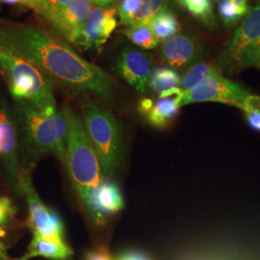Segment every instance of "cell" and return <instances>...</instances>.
Instances as JSON below:
<instances>
[{
    "label": "cell",
    "instance_id": "52a82bcc",
    "mask_svg": "<svg viewBox=\"0 0 260 260\" xmlns=\"http://www.w3.org/2000/svg\"><path fill=\"white\" fill-rule=\"evenodd\" d=\"M249 92L240 84L223 77L215 75L204 80L189 92H184L182 105L191 103H220L235 106L241 109Z\"/></svg>",
    "mask_w": 260,
    "mask_h": 260
},
{
    "label": "cell",
    "instance_id": "9a60e30c",
    "mask_svg": "<svg viewBox=\"0 0 260 260\" xmlns=\"http://www.w3.org/2000/svg\"><path fill=\"white\" fill-rule=\"evenodd\" d=\"M92 9V0H73L59 17L55 30L76 45Z\"/></svg>",
    "mask_w": 260,
    "mask_h": 260
},
{
    "label": "cell",
    "instance_id": "44dd1931",
    "mask_svg": "<svg viewBox=\"0 0 260 260\" xmlns=\"http://www.w3.org/2000/svg\"><path fill=\"white\" fill-rule=\"evenodd\" d=\"M222 72L223 71L219 66L214 65L212 63H196L191 66L183 75L180 83L181 89L183 92H189L205 79L215 75H222Z\"/></svg>",
    "mask_w": 260,
    "mask_h": 260
},
{
    "label": "cell",
    "instance_id": "836d02e7",
    "mask_svg": "<svg viewBox=\"0 0 260 260\" xmlns=\"http://www.w3.org/2000/svg\"><path fill=\"white\" fill-rule=\"evenodd\" d=\"M0 3H4L8 5H18L20 4V0H0Z\"/></svg>",
    "mask_w": 260,
    "mask_h": 260
},
{
    "label": "cell",
    "instance_id": "4dcf8cb0",
    "mask_svg": "<svg viewBox=\"0 0 260 260\" xmlns=\"http://www.w3.org/2000/svg\"><path fill=\"white\" fill-rule=\"evenodd\" d=\"M247 121L251 128L260 131V113H245Z\"/></svg>",
    "mask_w": 260,
    "mask_h": 260
},
{
    "label": "cell",
    "instance_id": "5b68a950",
    "mask_svg": "<svg viewBox=\"0 0 260 260\" xmlns=\"http://www.w3.org/2000/svg\"><path fill=\"white\" fill-rule=\"evenodd\" d=\"M83 122L103 176L113 177L121 161V133L118 121L109 112L90 103L84 106Z\"/></svg>",
    "mask_w": 260,
    "mask_h": 260
},
{
    "label": "cell",
    "instance_id": "484cf974",
    "mask_svg": "<svg viewBox=\"0 0 260 260\" xmlns=\"http://www.w3.org/2000/svg\"><path fill=\"white\" fill-rule=\"evenodd\" d=\"M20 4L33 10L37 15L46 19L49 24L53 23V18L46 0H20Z\"/></svg>",
    "mask_w": 260,
    "mask_h": 260
},
{
    "label": "cell",
    "instance_id": "d4e9b609",
    "mask_svg": "<svg viewBox=\"0 0 260 260\" xmlns=\"http://www.w3.org/2000/svg\"><path fill=\"white\" fill-rule=\"evenodd\" d=\"M16 213L17 209L13 202L6 197H0V228L12 224Z\"/></svg>",
    "mask_w": 260,
    "mask_h": 260
},
{
    "label": "cell",
    "instance_id": "9c48e42d",
    "mask_svg": "<svg viewBox=\"0 0 260 260\" xmlns=\"http://www.w3.org/2000/svg\"><path fill=\"white\" fill-rule=\"evenodd\" d=\"M82 204L94 223L104 224L123 208V198L119 186L109 179H103L100 185L86 195Z\"/></svg>",
    "mask_w": 260,
    "mask_h": 260
},
{
    "label": "cell",
    "instance_id": "ffe728a7",
    "mask_svg": "<svg viewBox=\"0 0 260 260\" xmlns=\"http://www.w3.org/2000/svg\"><path fill=\"white\" fill-rule=\"evenodd\" d=\"M148 23L159 42H165L176 36L180 30L176 15L169 9L158 13Z\"/></svg>",
    "mask_w": 260,
    "mask_h": 260
},
{
    "label": "cell",
    "instance_id": "cb8c5ba5",
    "mask_svg": "<svg viewBox=\"0 0 260 260\" xmlns=\"http://www.w3.org/2000/svg\"><path fill=\"white\" fill-rule=\"evenodd\" d=\"M251 67H260V38L244 51L237 66V70Z\"/></svg>",
    "mask_w": 260,
    "mask_h": 260
},
{
    "label": "cell",
    "instance_id": "2e32d148",
    "mask_svg": "<svg viewBox=\"0 0 260 260\" xmlns=\"http://www.w3.org/2000/svg\"><path fill=\"white\" fill-rule=\"evenodd\" d=\"M169 0H121L118 8L120 24L130 26L147 23L161 11L168 9Z\"/></svg>",
    "mask_w": 260,
    "mask_h": 260
},
{
    "label": "cell",
    "instance_id": "7402d4cb",
    "mask_svg": "<svg viewBox=\"0 0 260 260\" xmlns=\"http://www.w3.org/2000/svg\"><path fill=\"white\" fill-rule=\"evenodd\" d=\"M180 83L181 78L176 70L170 67H163L152 71L149 77V87L153 92L161 93L178 87Z\"/></svg>",
    "mask_w": 260,
    "mask_h": 260
},
{
    "label": "cell",
    "instance_id": "d6986e66",
    "mask_svg": "<svg viewBox=\"0 0 260 260\" xmlns=\"http://www.w3.org/2000/svg\"><path fill=\"white\" fill-rule=\"evenodd\" d=\"M206 29L214 31L218 28V20L214 13L213 0H175Z\"/></svg>",
    "mask_w": 260,
    "mask_h": 260
},
{
    "label": "cell",
    "instance_id": "83f0119b",
    "mask_svg": "<svg viewBox=\"0 0 260 260\" xmlns=\"http://www.w3.org/2000/svg\"><path fill=\"white\" fill-rule=\"evenodd\" d=\"M241 109L245 113H260V96L249 94L245 99Z\"/></svg>",
    "mask_w": 260,
    "mask_h": 260
},
{
    "label": "cell",
    "instance_id": "5bb4252c",
    "mask_svg": "<svg viewBox=\"0 0 260 260\" xmlns=\"http://www.w3.org/2000/svg\"><path fill=\"white\" fill-rule=\"evenodd\" d=\"M184 92L176 87L159 93L156 101H152L150 107L143 114L146 115L150 124L156 127H165L177 117L182 105Z\"/></svg>",
    "mask_w": 260,
    "mask_h": 260
},
{
    "label": "cell",
    "instance_id": "8d00e7d4",
    "mask_svg": "<svg viewBox=\"0 0 260 260\" xmlns=\"http://www.w3.org/2000/svg\"><path fill=\"white\" fill-rule=\"evenodd\" d=\"M259 69H260V67H259Z\"/></svg>",
    "mask_w": 260,
    "mask_h": 260
},
{
    "label": "cell",
    "instance_id": "30bf717a",
    "mask_svg": "<svg viewBox=\"0 0 260 260\" xmlns=\"http://www.w3.org/2000/svg\"><path fill=\"white\" fill-rule=\"evenodd\" d=\"M117 17L115 7H93L75 46L84 50L103 47L119 23Z\"/></svg>",
    "mask_w": 260,
    "mask_h": 260
},
{
    "label": "cell",
    "instance_id": "d590c367",
    "mask_svg": "<svg viewBox=\"0 0 260 260\" xmlns=\"http://www.w3.org/2000/svg\"><path fill=\"white\" fill-rule=\"evenodd\" d=\"M214 2H215V0H213Z\"/></svg>",
    "mask_w": 260,
    "mask_h": 260
},
{
    "label": "cell",
    "instance_id": "f1b7e54d",
    "mask_svg": "<svg viewBox=\"0 0 260 260\" xmlns=\"http://www.w3.org/2000/svg\"><path fill=\"white\" fill-rule=\"evenodd\" d=\"M85 260H113L112 256L109 253V251H107V249H105L104 247L101 248H95L92 251H89L87 252Z\"/></svg>",
    "mask_w": 260,
    "mask_h": 260
},
{
    "label": "cell",
    "instance_id": "8992f818",
    "mask_svg": "<svg viewBox=\"0 0 260 260\" xmlns=\"http://www.w3.org/2000/svg\"><path fill=\"white\" fill-rule=\"evenodd\" d=\"M19 190L27 200L29 208L27 225L32 230L33 234L47 239L64 241V223L55 211L43 204L26 171H21L20 173Z\"/></svg>",
    "mask_w": 260,
    "mask_h": 260
},
{
    "label": "cell",
    "instance_id": "8fae6325",
    "mask_svg": "<svg viewBox=\"0 0 260 260\" xmlns=\"http://www.w3.org/2000/svg\"><path fill=\"white\" fill-rule=\"evenodd\" d=\"M117 71L125 82L143 94L149 87L152 59L149 53L137 47H123L117 60Z\"/></svg>",
    "mask_w": 260,
    "mask_h": 260
},
{
    "label": "cell",
    "instance_id": "4fadbf2b",
    "mask_svg": "<svg viewBox=\"0 0 260 260\" xmlns=\"http://www.w3.org/2000/svg\"><path fill=\"white\" fill-rule=\"evenodd\" d=\"M0 154L13 187L19 189V160L17 155L16 130L7 113L0 109Z\"/></svg>",
    "mask_w": 260,
    "mask_h": 260
},
{
    "label": "cell",
    "instance_id": "7c38bea8",
    "mask_svg": "<svg viewBox=\"0 0 260 260\" xmlns=\"http://www.w3.org/2000/svg\"><path fill=\"white\" fill-rule=\"evenodd\" d=\"M205 54L198 38L190 33H181L169 39L160 48V57L174 70H182L197 63Z\"/></svg>",
    "mask_w": 260,
    "mask_h": 260
},
{
    "label": "cell",
    "instance_id": "4316f807",
    "mask_svg": "<svg viewBox=\"0 0 260 260\" xmlns=\"http://www.w3.org/2000/svg\"><path fill=\"white\" fill-rule=\"evenodd\" d=\"M46 1H47V5L50 9L52 18H53L52 27L55 29L59 17L61 16V14L65 11L66 8L70 5V3L73 0H46Z\"/></svg>",
    "mask_w": 260,
    "mask_h": 260
},
{
    "label": "cell",
    "instance_id": "7a4b0ae2",
    "mask_svg": "<svg viewBox=\"0 0 260 260\" xmlns=\"http://www.w3.org/2000/svg\"><path fill=\"white\" fill-rule=\"evenodd\" d=\"M0 68L7 77L10 92L17 101L29 102L46 114L59 110L52 80L30 60L0 45Z\"/></svg>",
    "mask_w": 260,
    "mask_h": 260
},
{
    "label": "cell",
    "instance_id": "d6a6232c",
    "mask_svg": "<svg viewBox=\"0 0 260 260\" xmlns=\"http://www.w3.org/2000/svg\"><path fill=\"white\" fill-rule=\"evenodd\" d=\"M116 0H92V2L94 3L96 6L100 7H106L109 6L112 3H114Z\"/></svg>",
    "mask_w": 260,
    "mask_h": 260
},
{
    "label": "cell",
    "instance_id": "e575fe53",
    "mask_svg": "<svg viewBox=\"0 0 260 260\" xmlns=\"http://www.w3.org/2000/svg\"><path fill=\"white\" fill-rule=\"evenodd\" d=\"M9 260H20L19 258H18V259H9Z\"/></svg>",
    "mask_w": 260,
    "mask_h": 260
},
{
    "label": "cell",
    "instance_id": "1f68e13d",
    "mask_svg": "<svg viewBox=\"0 0 260 260\" xmlns=\"http://www.w3.org/2000/svg\"><path fill=\"white\" fill-rule=\"evenodd\" d=\"M5 231L3 228H0V260H9V255L6 251V246L4 243Z\"/></svg>",
    "mask_w": 260,
    "mask_h": 260
},
{
    "label": "cell",
    "instance_id": "277c9868",
    "mask_svg": "<svg viewBox=\"0 0 260 260\" xmlns=\"http://www.w3.org/2000/svg\"><path fill=\"white\" fill-rule=\"evenodd\" d=\"M17 102L21 124L31 148L42 153H54L66 164L68 124L63 111L46 114L29 102Z\"/></svg>",
    "mask_w": 260,
    "mask_h": 260
},
{
    "label": "cell",
    "instance_id": "e0dca14e",
    "mask_svg": "<svg viewBox=\"0 0 260 260\" xmlns=\"http://www.w3.org/2000/svg\"><path fill=\"white\" fill-rule=\"evenodd\" d=\"M74 255V251L65 241H56L33 234L26 253L19 258L28 260L33 257H46L52 260H69Z\"/></svg>",
    "mask_w": 260,
    "mask_h": 260
},
{
    "label": "cell",
    "instance_id": "6da1fadb",
    "mask_svg": "<svg viewBox=\"0 0 260 260\" xmlns=\"http://www.w3.org/2000/svg\"><path fill=\"white\" fill-rule=\"evenodd\" d=\"M0 45L30 60L51 80L103 99L111 96L109 75L41 28L0 19Z\"/></svg>",
    "mask_w": 260,
    "mask_h": 260
},
{
    "label": "cell",
    "instance_id": "3957f363",
    "mask_svg": "<svg viewBox=\"0 0 260 260\" xmlns=\"http://www.w3.org/2000/svg\"><path fill=\"white\" fill-rule=\"evenodd\" d=\"M62 111L68 124L66 166L75 191L82 201L92 189L103 181V172L81 118L69 105H64Z\"/></svg>",
    "mask_w": 260,
    "mask_h": 260
},
{
    "label": "cell",
    "instance_id": "ac0fdd59",
    "mask_svg": "<svg viewBox=\"0 0 260 260\" xmlns=\"http://www.w3.org/2000/svg\"><path fill=\"white\" fill-rule=\"evenodd\" d=\"M251 0H215L219 18L229 31L233 30L250 12Z\"/></svg>",
    "mask_w": 260,
    "mask_h": 260
},
{
    "label": "cell",
    "instance_id": "ba28073f",
    "mask_svg": "<svg viewBox=\"0 0 260 260\" xmlns=\"http://www.w3.org/2000/svg\"><path fill=\"white\" fill-rule=\"evenodd\" d=\"M260 38V0L251 8L219 58V67L228 73L237 71L244 51Z\"/></svg>",
    "mask_w": 260,
    "mask_h": 260
},
{
    "label": "cell",
    "instance_id": "f546056e",
    "mask_svg": "<svg viewBox=\"0 0 260 260\" xmlns=\"http://www.w3.org/2000/svg\"><path fill=\"white\" fill-rule=\"evenodd\" d=\"M116 260H149V258L142 252L131 251L122 253Z\"/></svg>",
    "mask_w": 260,
    "mask_h": 260
},
{
    "label": "cell",
    "instance_id": "603a6c76",
    "mask_svg": "<svg viewBox=\"0 0 260 260\" xmlns=\"http://www.w3.org/2000/svg\"><path fill=\"white\" fill-rule=\"evenodd\" d=\"M123 34L128 38L133 45L142 49H152L157 47L159 41L149 27V23H137L127 26Z\"/></svg>",
    "mask_w": 260,
    "mask_h": 260
}]
</instances>
